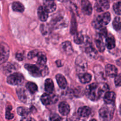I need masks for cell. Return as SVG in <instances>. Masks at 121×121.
Returning a JSON list of instances; mask_svg holds the SVG:
<instances>
[{
    "label": "cell",
    "instance_id": "obj_43",
    "mask_svg": "<svg viewBox=\"0 0 121 121\" xmlns=\"http://www.w3.org/2000/svg\"><path fill=\"white\" fill-rule=\"evenodd\" d=\"M90 121H97L96 120V119H91V120Z\"/></svg>",
    "mask_w": 121,
    "mask_h": 121
},
{
    "label": "cell",
    "instance_id": "obj_36",
    "mask_svg": "<svg viewBox=\"0 0 121 121\" xmlns=\"http://www.w3.org/2000/svg\"><path fill=\"white\" fill-rule=\"evenodd\" d=\"M12 69H13V66L9 63H4L2 65V70H8L9 72H10L11 70Z\"/></svg>",
    "mask_w": 121,
    "mask_h": 121
},
{
    "label": "cell",
    "instance_id": "obj_12",
    "mask_svg": "<svg viewBox=\"0 0 121 121\" xmlns=\"http://www.w3.org/2000/svg\"><path fill=\"white\" fill-rule=\"evenodd\" d=\"M105 71H106V75L110 78L115 77L117 75V72H118L117 67L112 65H106L105 67Z\"/></svg>",
    "mask_w": 121,
    "mask_h": 121
},
{
    "label": "cell",
    "instance_id": "obj_7",
    "mask_svg": "<svg viewBox=\"0 0 121 121\" xmlns=\"http://www.w3.org/2000/svg\"><path fill=\"white\" fill-rule=\"evenodd\" d=\"M109 0H98L95 5V8L98 12H102L109 8Z\"/></svg>",
    "mask_w": 121,
    "mask_h": 121
},
{
    "label": "cell",
    "instance_id": "obj_17",
    "mask_svg": "<svg viewBox=\"0 0 121 121\" xmlns=\"http://www.w3.org/2000/svg\"><path fill=\"white\" fill-rule=\"evenodd\" d=\"M61 48L65 53L67 54H72L73 52L72 44L70 41H65L61 45Z\"/></svg>",
    "mask_w": 121,
    "mask_h": 121
},
{
    "label": "cell",
    "instance_id": "obj_42",
    "mask_svg": "<svg viewBox=\"0 0 121 121\" xmlns=\"http://www.w3.org/2000/svg\"><path fill=\"white\" fill-rule=\"evenodd\" d=\"M59 1H61V2H66V1H69V0H59Z\"/></svg>",
    "mask_w": 121,
    "mask_h": 121
},
{
    "label": "cell",
    "instance_id": "obj_10",
    "mask_svg": "<svg viewBox=\"0 0 121 121\" xmlns=\"http://www.w3.org/2000/svg\"><path fill=\"white\" fill-rule=\"evenodd\" d=\"M38 17L40 21L44 22L47 21V18L48 17V13L46 11V9L44 8L43 6H40L38 8Z\"/></svg>",
    "mask_w": 121,
    "mask_h": 121
},
{
    "label": "cell",
    "instance_id": "obj_15",
    "mask_svg": "<svg viewBox=\"0 0 121 121\" xmlns=\"http://www.w3.org/2000/svg\"><path fill=\"white\" fill-rule=\"evenodd\" d=\"M56 78L57 82L59 87L61 89H66L67 86V82L66 78L60 74H57L56 76Z\"/></svg>",
    "mask_w": 121,
    "mask_h": 121
},
{
    "label": "cell",
    "instance_id": "obj_5",
    "mask_svg": "<svg viewBox=\"0 0 121 121\" xmlns=\"http://www.w3.org/2000/svg\"><path fill=\"white\" fill-rule=\"evenodd\" d=\"M9 55V48L7 44L2 43L0 45V63H4L8 59Z\"/></svg>",
    "mask_w": 121,
    "mask_h": 121
},
{
    "label": "cell",
    "instance_id": "obj_22",
    "mask_svg": "<svg viewBox=\"0 0 121 121\" xmlns=\"http://www.w3.org/2000/svg\"><path fill=\"white\" fill-rule=\"evenodd\" d=\"M17 93L20 100L22 102H26L27 100V96L26 92L23 88L19 87L17 89Z\"/></svg>",
    "mask_w": 121,
    "mask_h": 121
},
{
    "label": "cell",
    "instance_id": "obj_27",
    "mask_svg": "<svg viewBox=\"0 0 121 121\" xmlns=\"http://www.w3.org/2000/svg\"><path fill=\"white\" fill-rule=\"evenodd\" d=\"M37 63L40 66H44L46 64V62H47V57H46V55H44L43 53H39V54L37 56Z\"/></svg>",
    "mask_w": 121,
    "mask_h": 121
},
{
    "label": "cell",
    "instance_id": "obj_38",
    "mask_svg": "<svg viewBox=\"0 0 121 121\" xmlns=\"http://www.w3.org/2000/svg\"><path fill=\"white\" fill-rule=\"evenodd\" d=\"M97 69H98V70H95V74H96V77H98V78H99V76H100V78H102V79H105V75H104V70L103 69H102L101 70V71H100V73H99V70H98V67H97Z\"/></svg>",
    "mask_w": 121,
    "mask_h": 121
},
{
    "label": "cell",
    "instance_id": "obj_31",
    "mask_svg": "<svg viewBox=\"0 0 121 121\" xmlns=\"http://www.w3.org/2000/svg\"><path fill=\"white\" fill-rule=\"evenodd\" d=\"M113 27L117 31L120 30L121 29V18L117 17L115 18L113 21Z\"/></svg>",
    "mask_w": 121,
    "mask_h": 121
},
{
    "label": "cell",
    "instance_id": "obj_30",
    "mask_svg": "<svg viewBox=\"0 0 121 121\" xmlns=\"http://www.w3.org/2000/svg\"><path fill=\"white\" fill-rule=\"evenodd\" d=\"M17 111L19 115L23 117H26V116L28 115L30 112L29 110L24 107H18L17 109Z\"/></svg>",
    "mask_w": 121,
    "mask_h": 121
},
{
    "label": "cell",
    "instance_id": "obj_8",
    "mask_svg": "<svg viewBox=\"0 0 121 121\" xmlns=\"http://www.w3.org/2000/svg\"><path fill=\"white\" fill-rule=\"evenodd\" d=\"M28 73L34 77H39L41 76V70L37 66L31 64H26L24 66Z\"/></svg>",
    "mask_w": 121,
    "mask_h": 121
},
{
    "label": "cell",
    "instance_id": "obj_21",
    "mask_svg": "<svg viewBox=\"0 0 121 121\" xmlns=\"http://www.w3.org/2000/svg\"><path fill=\"white\" fill-rule=\"evenodd\" d=\"M105 47H107L108 49H112L115 47V40L113 35H110L107 37L106 39V43L105 44Z\"/></svg>",
    "mask_w": 121,
    "mask_h": 121
},
{
    "label": "cell",
    "instance_id": "obj_29",
    "mask_svg": "<svg viewBox=\"0 0 121 121\" xmlns=\"http://www.w3.org/2000/svg\"><path fill=\"white\" fill-rule=\"evenodd\" d=\"M51 100H52V99H51L50 96L47 93H44L41 96V101L43 105H49L51 102Z\"/></svg>",
    "mask_w": 121,
    "mask_h": 121
},
{
    "label": "cell",
    "instance_id": "obj_44",
    "mask_svg": "<svg viewBox=\"0 0 121 121\" xmlns=\"http://www.w3.org/2000/svg\"><path fill=\"white\" fill-rule=\"evenodd\" d=\"M47 1H54V0H47Z\"/></svg>",
    "mask_w": 121,
    "mask_h": 121
},
{
    "label": "cell",
    "instance_id": "obj_32",
    "mask_svg": "<svg viewBox=\"0 0 121 121\" xmlns=\"http://www.w3.org/2000/svg\"><path fill=\"white\" fill-rule=\"evenodd\" d=\"M98 30V36L102 38V39L107 37L108 31H107V30H106V28H105V27H101V28H99V29Z\"/></svg>",
    "mask_w": 121,
    "mask_h": 121
},
{
    "label": "cell",
    "instance_id": "obj_16",
    "mask_svg": "<svg viewBox=\"0 0 121 121\" xmlns=\"http://www.w3.org/2000/svg\"><path fill=\"white\" fill-rule=\"evenodd\" d=\"M86 53L91 59H95L98 57V54L97 51L96 50L95 48H93L92 46H89L86 47Z\"/></svg>",
    "mask_w": 121,
    "mask_h": 121
},
{
    "label": "cell",
    "instance_id": "obj_23",
    "mask_svg": "<svg viewBox=\"0 0 121 121\" xmlns=\"http://www.w3.org/2000/svg\"><path fill=\"white\" fill-rule=\"evenodd\" d=\"M95 43L97 47H98V50L100 52H104L105 49V45L102 38L100 37L98 35V37H97L95 40Z\"/></svg>",
    "mask_w": 121,
    "mask_h": 121
},
{
    "label": "cell",
    "instance_id": "obj_11",
    "mask_svg": "<svg viewBox=\"0 0 121 121\" xmlns=\"http://www.w3.org/2000/svg\"><path fill=\"white\" fill-rule=\"evenodd\" d=\"M70 109V106L67 103L62 102L59 105V111L62 115L67 116L69 113Z\"/></svg>",
    "mask_w": 121,
    "mask_h": 121
},
{
    "label": "cell",
    "instance_id": "obj_14",
    "mask_svg": "<svg viewBox=\"0 0 121 121\" xmlns=\"http://www.w3.org/2000/svg\"><path fill=\"white\" fill-rule=\"evenodd\" d=\"M44 8L48 13H53L56 9V4L54 1H47L45 0Z\"/></svg>",
    "mask_w": 121,
    "mask_h": 121
},
{
    "label": "cell",
    "instance_id": "obj_13",
    "mask_svg": "<svg viewBox=\"0 0 121 121\" xmlns=\"http://www.w3.org/2000/svg\"><path fill=\"white\" fill-rule=\"evenodd\" d=\"M116 98L115 93L113 92H106L104 95V101L107 105H111L113 104V102L115 101Z\"/></svg>",
    "mask_w": 121,
    "mask_h": 121
},
{
    "label": "cell",
    "instance_id": "obj_18",
    "mask_svg": "<svg viewBox=\"0 0 121 121\" xmlns=\"http://www.w3.org/2000/svg\"><path fill=\"white\" fill-rule=\"evenodd\" d=\"M78 113L80 117L86 118L91 115V109L90 108L87 107V106H83V107L80 108L78 109Z\"/></svg>",
    "mask_w": 121,
    "mask_h": 121
},
{
    "label": "cell",
    "instance_id": "obj_3",
    "mask_svg": "<svg viewBox=\"0 0 121 121\" xmlns=\"http://www.w3.org/2000/svg\"><path fill=\"white\" fill-rule=\"evenodd\" d=\"M114 107L109 106V105H105L102 107L99 110V117L100 118L104 121H111L113 118L114 114Z\"/></svg>",
    "mask_w": 121,
    "mask_h": 121
},
{
    "label": "cell",
    "instance_id": "obj_41",
    "mask_svg": "<svg viewBox=\"0 0 121 121\" xmlns=\"http://www.w3.org/2000/svg\"><path fill=\"white\" fill-rule=\"evenodd\" d=\"M52 121H64V120L61 118H60V117L56 115V117H54V118L52 119Z\"/></svg>",
    "mask_w": 121,
    "mask_h": 121
},
{
    "label": "cell",
    "instance_id": "obj_26",
    "mask_svg": "<svg viewBox=\"0 0 121 121\" xmlns=\"http://www.w3.org/2000/svg\"><path fill=\"white\" fill-rule=\"evenodd\" d=\"M26 87L28 89V91L30 92L31 94H34L37 91L38 87L37 85L34 83L31 82H28L26 84Z\"/></svg>",
    "mask_w": 121,
    "mask_h": 121
},
{
    "label": "cell",
    "instance_id": "obj_20",
    "mask_svg": "<svg viewBox=\"0 0 121 121\" xmlns=\"http://www.w3.org/2000/svg\"><path fill=\"white\" fill-rule=\"evenodd\" d=\"M79 78L80 81L82 83H88L92 80V75L89 73H83L79 74Z\"/></svg>",
    "mask_w": 121,
    "mask_h": 121
},
{
    "label": "cell",
    "instance_id": "obj_40",
    "mask_svg": "<svg viewBox=\"0 0 121 121\" xmlns=\"http://www.w3.org/2000/svg\"><path fill=\"white\" fill-rule=\"evenodd\" d=\"M21 121H35V120L30 117H25Z\"/></svg>",
    "mask_w": 121,
    "mask_h": 121
},
{
    "label": "cell",
    "instance_id": "obj_6",
    "mask_svg": "<svg viewBox=\"0 0 121 121\" xmlns=\"http://www.w3.org/2000/svg\"><path fill=\"white\" fill-rule=\"evenodd\" d=\"M77 67V71L79 72V74L85 73L87 68V63L86 60L82 57H78L76 61Z\"/></svg>",
    "mask_w": 121,
    "mask_h": 121
},
{
    "label": "cell",
    "instance_id": "obj_2",
    "mask_svg": "<svg viewBox=\"0 0 121 121\" xmlns=\"http://www.w3.org/2000/svg\"><path fill=\"white\" fill-rule=\"evenodd\" d=\"M111 14L109 12H106V13L99 15L93 21V22H92V25L95 28L99 29V28L105 27V26L108 24L111 21Z\"/></svg>",
    "mask_w": 121,
    "mask_h": 121
},
{
    "label": "cell",
    "instance_id": "obj_24",
    "mask_svg": "<svg viewBox=\"0 0 121 121\" xmlns=\"http://www.w3.org/2000/svg\"><path fill=\"white\" fill-rule=\"evenodd\" d=\"M13 11L18 13H22L25 9V7L22 3L20 2H14L12 4Z\"/></svg>",
    "mask_w": 121,
    "mask_h": 121
},
{
    "label": "cell",
    "instance_id": "obj_34",
    "mask_svg": "<svg viewBox=\"0 0 121 121\" xmlns=\"http://www.w3.org/2000/svg\"><path fill=\"white\" fill-rule=\"evenodd\" d=\"M121 4L120 1H118V2H116L113 5V10L115 12L116 14H117L118 15H121Z\"/></svg>",
    "mask_w": 121,
    "mask_h": 121
},
{
    "label": "cell",
    "instance_id": "obj_25",
    "mask_svg": "<svg viewBox=\"0 0 121 121\" xmlns=\"http://www.w3.org/2000/svg\"><path fill=\"white\" fill-rule=\"evenodd\" d=\"M65 22L64 21V19L61 17L56 18V19H54L53 20L52 25L55 28H59L61 26H65Z\"/></svg>",
    "mask_w": 121,
    "mask_h": 121
},
{
    "label": "cell",
    "instance_id": "obj_9",
    "mask_svg": "<svg viewBox=\"0 0 121 121\" xmlns=\"http://www.w3.org/2000/svg\"><path fill=\"white\" fill-rule=\"evenodd\" d=\"M82 9L86 15H90L92 13V7L88 0H82L81 2Z\"/></svg>",
    "mask_w": 121,
    "mask_h": 121
},
{
    "label": "cell",
    "instance_id": "obj_19",
    "mask_svg": "<svg viewBox=\"0 0 121 121\" xmlns=\"http://www.w3.org/2000/svg\"><path fill=\"white\" fill-rule=\"evenodd\" d=\"M45 91L48 93H52L54 91V83L51 79H46L44 83Z\"/></svg>",
    "mask_w": 121,
    "mask_h": 121
},
{
    "label": "cell",
    "instance_id": "obj_39",
    "mask_svg": "<svg viewBox=\"0 0 121 121\" xmlns=\"http://www.w3.org/2000/svg\"><path fill=\"white\" fill-rule=\"evenodd\" d=\"M16 59L17 60L21 61V60H23L24 56L23 55H22V54H20V53H17L16 54Z\"/></svg>",
    "mask_w": 121,
    "mask_h": 121
},
{
    "label": "cell",
    "instance_id": "obj_35",
    "mask_svg": "<svg viewBox=\"0 0 121 121\" xmlns=\"http://www.w3.org/2000/svg\"><path fill=\"white\" fill-rule=\"evenodd\" d=\"M39 54V52H38V50H33L31 51L28 53V58L29 59H32L33 58L35 57H37L38 54Z\"/></svg>",
    "mask_w": 121,
    "mask_h": 121
},
{
    "label": "cell",
    "instance_id": "obj_33",
    "mask_svg": "<svg viewBox=\"0 0 121 121\" xmlns=\"http://www.w3.org/2000/svg\"><path fill=\"white\" fill-rule=\"evenodd\" d=\"M12 111V107L11 105L7 106V109H6V113H5V117L7 119H12L14 118V114L11 112Z\"/></svg>",
    "mask_w": 121,
    "mask_h": 121
},
{
    "label": "cell",
    "instance_id": "obj_28",
    "mask_svg": "<svg viewBox=\"0 0 121 121\" xmlns=\"http://www.w3.org/2000/svg\"><path fill=\"white\" fill-rule=\"evenodd\" d=\"M74 41L76 44H81L84 42V36L80 33H76L74 34V38H73Z\"/></svg>",
    "mask_w": 121,
    "mask_h": 121
},
{
    "label": "cell",
    "instance_id": "obj_1",
    "mask_svg": "<svg viewBox=\"0 0 121 121\" xmlns=\"http://www.w3.org/2000/svg\"><path fill=\"white\" fill-rule=\"evenodd\" d=\"M109 89L106 84H98L94 83L88 85L85 89V94L89 99L93 101L99 100L104 92Z\"/></svg>",
    "mask_w": 121,
    "mask_h": 121
},
{
    "label": "cell",
    "instance_id": "obj_37",
    "mask_svg": "<svg viewBox=\"0 0 121 121\" xmlns=\"http://www.w3.org/2000/svg\"><path fill=\"white\" fill-rule=\"evenodd\" d=\"M115 83L117 86H120L121 84V74H119L115 76Z\"/></svg>",
    "mask_w": 121,
    "mask_h": 121
},
{
    "label": "cell",
    "instance_id": "obj_4",
    "mask_svg": "<svg viewBox=\"0 0 121 121\" xmlns=\"http://www.w3.org/2000/svg\"><path fill=\"white\" fill-rule=\"evenodd\" d=\"M24 78L20 73H15L7 78V83L11 85H20L23 83Z\"/></svg>",
    "mask_w": 121,
    "mask_h": 121
}]
</instances>
